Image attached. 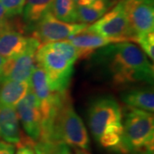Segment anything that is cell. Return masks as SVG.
<instances>
[{
    "instance_id": "1",
    "label": "cell",
    "mask_w": 154,
    "mask_h": 154,
    "mask_svg": "<svg viewBox=\"0 0 154 154\" xmlns=\"http://www.w3.org/2000/svg\"><path fill=\"white\" fill-rule=\"evenodd\" d=\"M88 58H91L96 71L114 87L153 83L152 63L133 42L108 45L96 50Z\"/></svg>"
},
{
    "instance_id": "2",
    "label": "cell",
    "mask_w": 154,
    "mask_h": 154,
    "mask_svg": "<svg viewBox=\"0 0 154 154\" xmlns=\"http://www.w3.org/2000/svg\"><path fill=\"white\" fill-rule=\"evenodd\" d=\"M123 111L116 99L105 95L96 98L88 109V125L100 146L122 154Z\"/></svg>"
},
{
    "instance_id": "3",
    "label": "cell",
    "mask_w": 154,
    "mask_h": 154,
    "mask_svg": "<svg viewBox=\"0 0 154 154\" xmlns=\"http://www.w3.org/2000/svg\"><path fill=\"white\" fill-rule=\"evenodd\" d=\"M38 141L61 142L73 148L90 149V139L82 119L67 93L50 120L42 127Z\"/></svg>"
},
{
    "instance_id": "4",
    "label": "cell",
    "mask_w": 154,
    "mask_h": 154,
    "mask_svg": "<svg viewBox=\"0 0 154 154\" xmlns=\"http://www.w3.org/2000/svg\"><path fill=\"white\" fill-rule=\"evenodd\" d=\"M122 116V154H153V113L127 106Z\"/></svg>"
},
{
    "instance_id": "5",
    "label": "cell",
    "mask_w": 154,
    "mask_h": 154,
    "mask_svg": "<svg viewBox=\"0 0 154 154\" xmlns=\"http://www.w3.org/2000/svg\"><path fill=\"white\" fill-rule=\"evenodd\" d=\"M35 63L45 71L53 91L68 92L74 73V63L47 44L39 45L35 54Z\"/></svg>"
},
{
    "instance_id": "6",
    "label": "cell",
    "mask_w": 154,
    "mask_h": 154,
    "mask_svg": "<svg viewBox=\"0 0 154 154\" xmlns=\"http://www.w3.org/2000/svg\"><path fill=\"white\" fill-rule=\"evenodd\" d=\"M86 30L105 38H111L116 42H134V35L128 22L122 0L98 21L86 28Z\"/></svg>"
},
{
    "instance_id": "7",
    "label": "cell",
    "mask_w": 154,
    "mask_h": 154,
    "mask_svg": "<svg viewBox=\"0 0 154 154\" xmlns=\"http://www.w3.org/2000/svg\"><path fill=\"white\" fill-rule=\"evenodd\" d=\"M88 28L83 23H68L57 20L47 12L32 29V36L38 39L40 45L56 42L71 38Z\"/></svg>"
},
{
    "instance_id": "8",
    "label": "cell",
    "mask_w": 154,
    "mask_h": 154,
    "mask_svg": "<svg viewBox=\"0 0 154 154\" xmlns=\"http://www.w3.org/2000/svg\"><path fill=\"white\" fill-rule=\"evenodd\" d=\"M29 82L31 89L38 99L43 127L54 114L63 96L68 92L58 93L53 91L50 87L49 81L45 71L37 64L33 69Z\"/></svg>"
},
{
    "instance_id": "9",
    "label": "cell",
    "mask_w": 154,
    "mask_h": 154,
    "mask_svg": "<svg viewBox=\"0 0 154 154\" xmlns=\"http://www.w3.org/2000/svg\"><path fill=\"white\" fill-rule=\"evenodd\" d=\"M39 45L38 39L30 36L28 45L22 53L7 58L0 75V83L6 81H29L36 65L35 54Z\"/></svg>"
},
{
    "instance_id": "10",
    "label": "cell",
    "mask_w": 154,
    "mask_h": 154,
    "mask_svg": "<svg viewBox=\"0 0 154 154\" xmlns=\"http://www.w3.org/2000/svg\"><path fill=\"white\" fill-rule=\"evenodd\" d=\"M122 3L134 35V42L139 37L153 32V0H122Z\"/></svg>"
},
{
    "instance_id": "11",
    "label": "cell",
    "mask_w": 154,
    "mask_h": 154,
    "mask_svg": "<svg viewBox=\"0 0 154 154\" xmlns=\"http://www.w3.org/2000/svg\"><path fill=\"white\" fill-rule=\"evenodd\" d=\"M15 109L27 136L33 142H38L41 135L42 116L38 99L31 87L24 98L15 106Z\"/></svg>"
},
{
    "instance_id": "12",
    "label": "cell",
    "mask_w": 154,
    "mask_h": 154,
    "mask_svg": "<svg viewBox=\"0 0 154 154\" xmlns=\"http://www.w3.org/2000/svg\"><path fill=\"white\" fill-rule=\"evenodd\" d=\"M23 136L16 109L0 104V139L17 145Z\"/></svg>"
},
{
    "instance_id": "13",
    "label": "cell",
    "mask_w": 154,
    "mask_h": 154,
    "mask_svg": "<svg viewBox=\"0 0 154 154\" xmlns=\"http://www.w3.org/2000/svg\"><path fill=\"white\" fill-rule=\"evenodd\" d=\"M67 40L79 51L80 58L89 57L96 50L108 45L118 43L111 38H105L97 33L87 31L86 29L79 34L68 38Z\"/></svg>"
},
{
    "instance_id": "14",
    "label": "cell",
    "mask_w": 154,
    "mask_h": 154,
    "mask_svg": "<svg viewBox=\"0 0 154 154\" xmlns=\"http://www.w3.org/2000/svg\"><path fill=\"white\" fill-rule=\"evenodd\" d=\"M120 97L128 107L153 113L154 92L152 87H132L124 90Z\"/></svg>"
},
{
    "instance_id": "15",
    "label": "cell",
    "mask_w": 154,
    "mask_h": 154,
    "mask_svg": "<svg viewBox=\"0 0 154 154\" xmlns=\"http://www.w3.org/2000/svg\"><path fill=\"white\" fill-rule=\"evenodd\" d=\"M30 88L29 81H6L0 83V104L15 108Z\"/></svg>"
},
{
    "instance_id": "16",
    "label": "cell",
    "mask_w": 154,
    "mask_h": 154,
    "mask_svg": "<svg viewBox=\"0 0 154 154\" xmlns=\"http://www.w3.org/2000/svg\"><path fill=\"white\" fill-rule=\"evenodd\" d=\"M28 38L17 30H11L0 35V56L10 58L22 53L26 49Z\"/></svg>"
},
{
    "instance_id": "17",
    "label": "cell",
    "mask_w": 154,
    "mask_h": 154,
    "mask_svg": "<svg viewBox=\"0 0 154 154\" xmlns=\"http://www.w3.org/2000/svg\"><path fill=\"white\" fill-rule=\"evenodd\" d=\"M53 0H25L22 11V22L26 26L27 32H31L34 25L49 12Z\"/></svg>"
},
{
    "instance_id": "18",
    "label": "cell",
    "mask_w": 154,
    "mask_h": 154,
    "mask_svg": "<svg viewBox=\"0 0 154 154\" xmlns=\"http://www.w3.org/2000/svg\"><path fill=\"white\" fill-rule=\"evenodd\" d=\"M49 12L59 21L78 23L77 5L74 0H53Z\"/></svg>"
},
{
    "instance_id": "19",
    "label": "cell",
    "mask_w": 154,
    "mask_h": 154,
    "mask_svg": "<svg viewBox=\"0 0 154 154\" xmlns=\"http://www.w3.org/2000/svg\"><path fill=\"white\" fill-rule=\"evenodd\" d=\"M36 154H73L69 146L61 142L38 141L34 143Z\"/></svg>"
},
{
    "instance_id": "20",
    "label": "cell",
    "mask_w": 154,
    "mask_h": 154,
    "mask_svg": "<svg viewBox=\"0 0 154 154\" xmlns=\"http://www.w3.org/2000/svg\"><path fill=\"white\" fill-rule=\"evenodd\" d=\"M47 45L51 49L55 50L57 52H59L74 64L78 60V58H80L79 51L73 45L70 44L67 39L56 41V42H51V43H47Z\"/></svg>"
},
{
    "instance_id": "21",
    "label": "cell",
    "mask_w": 154,
    "mask_h": 154,
    "mask_svg": "<svg viewBox=\"0 0 154 154\" xmlns=\"http://www.w3.org/2000/svg\"><path fill=\"white\" fill-rule=\"evenodd\" d=\"M140 48L152 61L154 60V31L140 36L135 40Z\"/></svg>"
},
{
    "instance_id": "22",
    "label": "cell",
    "mask_w": 154,
    "mask_h": 154,
    "mask_svg": "<svg viewBox=\"0 0 154 154\" xmlns=\"http://www.w3.org/2000/svg\"><path fill=\"white\" fill-rule=\"evenodd\" d=\"M10 18L21 16L25 5V0H0Z\"/></svg>"
},
{
    "instance_id": "23",
    "label": "cell",
    "mask_w": 154,
    "mask_h": 154,
    "mask_svg": "<svg viewBox=\"0 0 154 154\" xmlns=\"http://www.w3.org/2000/svg\"><path fill=\"white\" fill-rule=\"evenodd\" d=\"M11 30H17L23 33L27 32L24 22L20 19H17V17L10 18L5 22H0V35Z\"/></svg>"
},
{
    "instance_id": "24",
    "label": "cell",
    "mask_w": 154,
    "mask_h": 154,
    "mask_svg": "<svg viewBox=\"0 0 154 154\" xmlns=\"http://www.w3.org/2000/svg\"><path fill=\"white\" fill-rule=\"evenodd\" d=\"M34 143L35 142L30 140L27 135H24L22 140L17 145V149L14 154H36Z\"/></svg>"
},
{
    "instance_id": "25",
    "label": "cell",
    "mask_w": 154,
    "mask_h": 154,
    "mask_svg": "<svg viewBox=\"0 0 154 154\" xmlns=\"http://www.w3.org/2000/svg\"><path fill=\"white\" fill-rule=\"evenodd\" d=\"M16 146L14 144L0 140V154H14Z\"/></svg>"
},
{
    "instance_id": "26",
    "label": "cell",
    "mask_w": 154,
    "mask_h": 154,
    "mask_svg": "<svg viewBox=\"0 0 154 154\" xmlns=\"http://www.w3.org/2000/svg\"><path fill=\"white\" fill-rule=\"evenodd\" d=\"M10 19V17L8 16L7 12H6L5 9L3 7V5L0 4V22H5L6 20Z\"/></svg>"
},
{
    "instance_id": "27",
    "label": "cell",
    "mask_w": 154,
    "mask_h": 154,
    "mask_svg": "<svg viewBox=\"0 0 154 154\" xmlns=\"http://www.w3.org/2000/svg\"><path fill=\"white\" fill-rule=\"evenodd\" d=\"M77 5H88L91 4L90 0H74Z\"/></svg>"
},
{
    "instance_id": "28",
    "label": "cell",
    "mask_w": 154,
    "mask_h": 154,
    "mask_svg": "<svg viewBox=\"0 0 154 154\" xmlns=\"http://www.w3.org/2000/svg\"><path fill=\"white\" fill-rule=\"evenodd\" d=\"M74 152H75V154H91L88 150L80 148H74Z\"/></svg>"
},
{
    "instance_id": "29",
    "label": "cell",
    "mask_w": 154,
    "mask_h": 154,
    "mask_svg": "<svg viewBox=\"0 0 154 154\" xmlns=\"http://www.w3.org/2000/svg\"><path fill=\"white\" fill-rule=\"evenodd\" d=\"M6 60H7V58L2 57V56H0V75H1V73L3 71V69H4L5 64Z\"/></svg>"
}]
</instances>
